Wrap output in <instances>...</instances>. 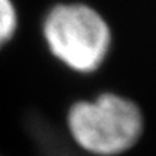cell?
I'll use <instances>...</instances> for the list:
<instances>
[{
  "label": "cell",
  "mask_w": 156,
  "mask_h": 156,
  "mask_svg": "<svg viewBox=\"0 0 156 156\" xmlns=\"http://www.w3.org/2000/svg\"><path fill=\"white\" fill-rule=\"evenodd\" d=\"M68 127L84 151L97 156H116L139 140L143 119L137 106L114 94L80 101L68 114Z\"/></svg>",
  "instance_id": "6da1fadb"
},
{
  "label": "cell",
  "mask_w": 156,
  "mask_h": 156,
  "mask_svg": "<svg viewBox=\"0 0 156 156\" xmlns=\"http://www.w3.org/2000/svg\"><path fill=\"white\" fill-rule=\"evenodd\" d=\"M51 52L78 73L100 67L110 46V30L104 19L84 5H59L44 23Z\"/></svg>",
  "instance_id": "7a4b0ae2"
},
{
  "label": "cell",
  "mask_w": 156,
  "mask_h": 156,
  "mask_svg": "<svg viewBox=\"0 0 156 156\" xmlns=\"http://www.w3.org/2000/svg\"><path fill=\"white\" fill-rule=\"evenodd\" d=\"M16 29V12L10 0H0V46L10 41Z\"/></svg>",
  "instance_id": "3957f363"
}]
</instances>
